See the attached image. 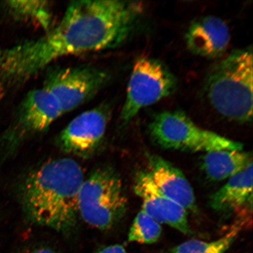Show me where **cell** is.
<instances>
[{"instance_id": "2e32d148", "label": "cell", "mask_w": 253, "mask_h": 253, "mask_svg": "<svg viewBox=\"0 0 253 253\" xmlns=\"http://www.w3.org/2000/svg\"><path fill=\"white\" fill-rule=\"evenodd\" d=\"M240 230L239 227H235L225 236L213 242L188 240L174 247L166 253H224L235 242Z\"/></svg>"}, {"instance_id": "9c48e42d", "label": "cell", "mask_w": 253, "mask_h": 253, "mask_svg": "<svg viewBox=\"0 0 253 253\" xmlns=\"http://www.w3.org/2000/svg\"><path fill=\"white\" fill-rule=\"evenodd\" d=\"M110 118V107L105 104L81 113L60 132L56 145L66 154L93 156L103 143Z\"/></svg>"}, {"instance_id": "7a4b0ae2", "label": "cell", "mask_w": 253, "mask_h": 253, "mask_svg": "<svg viewBox=\"0 0 253 253\" xmlns=\"http://www.w3.org/2000/svg\"><path fill=\"white\" fill-rule=\"evenodd\" d=\"M83 170L69 158L44 163L25 177L20 188L24 214L31 223L68 233L77 225Z\"/></svg>"}, {"instance_id": "ac0fdd59", "label": "cell", "mask_w": 253, "mask_h": 253, "mask_svg": "<svg viewBox=\"0 0 253 253\" xmlns=\"http://www.w3.org/2000/svg\"><path fill=\"white\" fill-rule=\"evenodd\" d=\"M97 253H126V250L121 245H115L106 247Z\"/></svg>"}, {"instance_id": "ba28073f", "label": "cell", "mask_w": 253, "mask_h": 253, "mask_svg": "<svg viewBox=\"0 0 253 253\" xmlns=\"http://www.w3.org/2000/svg\"><path fill=\"white\" fill-rule=\"evenodd\" d=\"M63 115L58 101L45 88L31 90L19 104L3 141L14 149L24 141L46 131Z\"/></svg>"}, {"instance_id": "9a60e30c", "label": "cell", "mask_w": 253, "mask_h": 253, "mask_svg": "<svg viewBox=\"0 0 253 253\" xmlns=\"http://www.w3.org/2000/svg\"><path fill=\"white\" fill-rule=\"evenodd\" d=\"M2 7L14 21L36 25L46 32L53 27L52 2L12 0L3 2Z\"/></svg>"}, {"instance_id": "52a82bcc", "label": "cell", "mask_w": 253, "mask_h": 253, "mask_svg": "<svg viewBox=\"0 0 253 253\" xmlns=\"http://www.w3.org/2000/svg\"><path fill=\"white\" fill-rule=\"evenodd\" d=\"M109 81L108 72L93 66L55 68L46 72L43 87L65 114L93 99Z\"/></svg>"}, {"instance_id": "ffe728a7", "label": "cell", "mask_w": 253, "mask_h": 253, "mask_svg": "<svg viewBox=\"0 0 253 253\" xmlns=\"http://www.w3.org/2000/svg\"><path fill=\"white\" fill-rule=\"evenodd\" d=\"M2 52V50L1 49H0V63H1V61Z\"/></svg>"}, {"instance_id": "30bf717a", "label": "cell", "mask_w": 253, "mask_h": 253, "mask_svg": "<svg viewBox=\"0 0 253 253\" xmlns=\"http://www.w3.org/2000/svg\"><path fill=\"white\" fill-rule=\"evenodd\" d=\"M135 194L142 201V210L160 224H166L186 235H191L187 211L163 194L148 171L136 174L133 183Z\"/></svg>"}, {"instance_id": "7c38bea8", "label": "cell", "mask_w": 253, "mask_h": 253, "mask_svg": "<svg viewBox=\"0 0 253 253\" xmlns=\"http://www.w3.org/2000/svg\"><path fill=\"white\" fill-rule=\"evenodd\" d=\"M148 172L160 191L186 211H196L194 192L181 170L157 155L148 156Z\"/></svg>"}, {"instance_id": "d6986e66", "label": "cell", "mask_w": 253, "mask_h": 253, "mask_svg": "<svg viewBox=\"0 0 253 253\" xmlns=\"http://www.w3.org/2000/svg\"><path fill=\"white\" fill-rule=\"evenodd\" d=\"M32 253H56L55 252L51 251V250L47 249H41L37 250Z\"/></svg>"}, {"instance_id": "8992f818", "label": "cell", "mask_w": 253, "mask_h": 253, "mask_svg": "<svg viewBox=\"0 0 253 253\" xmlns=\"http://www.w3.org/2000/svg\"><path fill=\"white\" fill-rule=\"evenodd\" d=\"M176 84V78L163 62L150 57L138 58L129 79L120 115L122 122H130L141 109L170 96Z\"/></svg>"}, {"instance_id": "e0dca14e", "label": "cell", "mask_w": 253, "mask_h": 253, "mask_svg": "<svg viewBox=\"0 0 253 253\" xmlns=\"http://www.w3.org/2000/svg\"><path fill=\"white\" fill-rule=\"evenodd\" d=\"M162 233L161 224L153 217L141 210L136 216L128 233L129 242L140 244H153L160 238Z\"/></svg>"}, {"instance_id": "6da1fadb", "label": "cell", "mask_w": 253, "mask_h": 253, "mask_svg": "<svg viewBox=\"0 0 253 253\" xmlns=\"http://www.w3.org/2000/svg\"><path fill=\"white\" fill-rule=\"evenodd\" d=\"M143 5L122 0L72 1L42 37L2 52L0 100L62 57L113 49L133 31Z\"/></svg>"}, {"instance_id": "5b68a950", "label": "cell", "mask_w": 253, "mask_h": 253, "mask_svg": "<svg viewBox=\"0 0 253 253\" xmlns=\"http://www.w3.org/2000/svg\"><path fill=\"white\" fill-rule=\"evenodd\" d=\"M149 132L151 140L164 149L207 153L243 148L239 142L200 127L180 111L158 114L150 123Z\"/></svg>"}, {"instance_id": "5bb4252c", "label": "cell", "mask_w": 253, "mask_h": 253, "mask_svg": "<svg viewBox=\"0 0 253 253\" xmlns=\"http://www.w3.org/2000/svg\"><path fill=\"white\" fill-rule=\"evenodd\" d=\"M253 163L251 153L238 150L209 152L204 157L202 169L211 181L230 178Z\"/></svg>"}, {"instance_id": "3957f363", "label": "cell", "mask_w": 253, "mask_h": 253, "mask_svg": "<svg viewBox=\"0 0 253 253\" xmlns=\"http://www.w3.org/2000/svg\"><path fill=\"white\" fill-rule=\"evenodd\" d=\"M209 102L221 116L239 123L253 117L252 47L234 50L211 71L205 84Z\"/></svg>"}, {"instance_id": "8fae6325", "label": "cell", "mask_w": 253, "mask_h": 253, "mask_svg": "<svg viewBox=\"0 0 253 253\" xmlns=\"http://www.w3.org/2000/svg\"><path fill=\"white\" fill-rule=\"evenodd\" d=\"M185 40L189 49L194 54L216 58L223 55L229 45V28L221 19L207 16L190 25Z\"/></svg>"}, {"instance_id": "277c9868", "label": "cell", "mask_w": 253, "mask_h": 253, "mask_svg": "<svg viewBox=\"0 0 253 253\" xmlns=\"http://www.w3.org/2000/svg\"><path fill=\"white\" fill-rule=\"evenodd\" d=\"M121 178L112 168L95 169L82 183L78 198V213L88 224L99 230L112 228L127 209Z\"/></svg>"}, {"instance_id": "4fadbf2b", "label": "cell", "mask_w": 253, "mask_h": 253, "mask_svg": "<svg viewBox=\"0 0 253 253\" xmlns=\"http://www.w3.org/2000/svg\"><path fill=\"white\" fill-rule=\"evenodd\" d=\"M253 163L210 197L211 208L220 212H230L252 201Z\"/></svg>"}]
</instances>
